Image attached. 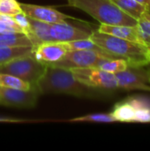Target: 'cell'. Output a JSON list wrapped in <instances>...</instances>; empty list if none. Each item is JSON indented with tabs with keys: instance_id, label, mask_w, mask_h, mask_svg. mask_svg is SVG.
<instances>
[{
	"instance_id": "obj_26",
	"label": "cell",
	"mask_w": 150,
	"mask_h": 151,
	"mask_svg": "<svg viewBox=\"0 0 150 151\" xmlns=\"http://www.w3.org/2000/svg\"><path fill=\"white\" fill-rule=\"evenodd\" d=\"M141 18H143V19H145L150 21V8H148V9L144 12V13L142 14V16H141Z\"/></svg>"
},
{
	"instance_id": "obj_24",
	"label": "cell",
	"mask_w": 150,
	"mask_h": 151,
	"mask_svg": "<svg viewBox=\"0 0 150 151\" xmlns=\"http://www.w3.org/2000/svg\"><path fill=\"white\" fill-rule=\"evenodd\" d=\"M138 27H140L142 31H144L145 33L150 35V21L143 19V18H140L138 19V23H137Z\"/></svg>"
},
{
	"instance_id": "obj_21",
	"label": "cell",
	"mask_w": 150,
	"mask_h": 151,
	"mask_svg": "<svg viewBox=\"0 0 150 151\" xmlns=\"http://www.w3.org/2000/svg\"><path fill=\"white\" fill-rule=\"evenodd\" d=\"M19 3L16 0H0V13L7 15H15L21 12Z\"/></svg>"
},
{
	"instance_id": "obj_16",
	"label": "cell",
	"mask_w": 150,
	"mask_h": 151,
	"mask_svg": "<svg viewBox=\"0 0 150 151\" xmlns=\"http://www.w3.org/2000/svg\"><path fill=\"white\" fill-rule=\"evenodd\" d=\"M0 46H33L25 34H0Z\"/></svg>"
},
{
	"instance_id": "obj_14",
	"label": "cell",
	"mask_w": 150,
	"mask_h": 151,
	"mask_svg": "<svg viewBox=\"0 0 150 151\" xmlns=\"http://www.w3.org/2000/svg\"><path fill=\"white\" fill-rule=\"evenodd\" d=\"M33 46H0V65L13 58L31 55Z\"/></svg>"
},
{
	"instance_id": "obj_5",
	"label": "cell",
	"mask_w": 150,
	"mask_h": 151,
	"mask_svg": "<svg viewBox=\"0 0 150 151\" xmlns=\"http://www.w3.org/2000/svg\"><path fill=\"white\" fill-rule=\"evenodd\" d=\"M46 65L37 61L31 54L1 64L0 73L18 77L35 88L37 81L43 74Z\"/></svg>"
},
{
	"instance_id": "obj_12",
	"label": "cell",
	"mask_w": 150,
	"mask_h": 151,
	"mask_svg": "<svg viewBox=\"0 0 150 151\" xmlns=\"http://www.w3.org/2000/svg\"><path fill=\"white\" fill-rule=\"evenodd\" d=\"M93 31L80 28L72 25L63 23H50V35L52 42H68L80 39H88Z\"/></svg>"
},
{
	"instance_id": "obj_3",
	"label": "cell",
	"mask_w": 150,
	"mask_h": 151,
	"mask_svg": "<svg viewBox=\"0 0 150 151\" xmlns=\"http://www.w3.org/2000/svg\"><path fill=\"white\" fill-rule=\"evenodd\" d=\"M68 5L82 10L101 24L136 27L138 20L123 12L111 0H67Z\"/></svg>"
},
{
	"instance_id": "obj_2",
	"label": "cell",
	"mask_w": 150,
	"mask_h": 151,
	"mask_svg": "<svg viewBox=\"0 0 150 151\" xmlns=\"http://www.w3.org/2000/svg\"><path fill=\"white\" fill-rule=\"evenodd\" d=\"M35 88L39 94H67L75 96H88L93 94V88L78 81L71 70L46 65L45 71L37 81Z\"/></svg>"
},
{
	"instance_id": "obj_11",
	"label": "cell",
	"mask_w": 150,
	"mask_h": 151,
	"mask_svg": "<svg viewBox=\"0 0 150 151\" xmlns=\"http://www.w3.org/2000/svg\"><path fill=\"white\" fill-rule=\"evenodd\" d=\"M66 52L61 42H47L33 46L32 56L40 63L49 65L59 61Z\"/></svg>"
},
{
	"instance_id": "obj_4",
	"label": "cell",
	"mask_w": 150,
	"mask_h": 151,
	"mask_svg": "<svg viewBox=\"0 0 150 151\" xmlns=\"http://www.w3.org/2000/svg\"><path fill=\"white\" fill-rule=\"evenodd\" d=\"M117 122L150 123V99L145 96H130L115 104L110 112Z\"/></svg>"
},
{
	"instance_id": "obj_10",
	"label": "cell",
	"mask_w": 150,
	"mask_h": 151,
	"mask_svg": "<svg viewBox=\"0 0 150 151\" xmlns=\"http://www.w3.org/2000/svg\"><path fill=\"white\" fill-rule=\"evenodd\" d=\"M19 6L22 12L27 17L47 23H63L65 22L66 19H73L72 17L62 13L61 12L50 6H42L24 3H19Z\"/></svg>"
},
{
	"instance_id": "obj_7",
	"label": "cell",
	"mask_w": 150,
	"mask_h": 151,
	"mask_svg": "<svg viewBox=\"0 0 150 151\" xmlns=\"http://www.w3.org/2000/svg\"><path fill=\"white\" fill-rule=\"evenodd\" d=\"M74 78L93 89L112 91L118 89L115 74L98 67H81L70 69Z\"/></svg>"
},
{
	"instance_id": "obj_27",
	"label": "cell",
	"mask_w": 150,
	"mask_h": 151,
	"mask_svg": "<svg viewBox=\"0 0 150 151\" xmlns=\"http://www.w3.org/2000/svg\"><path fill=\"white\" fill-rule=\"evenodd\" d=\"M137 1L138 3H140L141 4L148 7V8H150V0H135Z\"/></svg>"
},
{
	"instance_id": "obj_8",
	"label": "cell",
	"mask_w": 150,
	"mask_h": 151,
	"mask_svg": "<svg viewBox=\"0 0 150 151\" xmlns=\"http://www.w3.org/2000/svg\"><path fill=\"white\" fill-rule=\"evenodd\" d=\"M118 88L150 92L149 73L146 66H131L115 73Z\"/></svg>"
},
{
	"instance_id": "obj_9",
	"label": "cell",
	"mask_w": 150,
	"mask_h": 151,
	"mask_svg": "<svg viewBox=\"0 0 150 151\" xmlns=\"http://www.w3.org/2000/svg\"><path fill=\"white\" fill-rule=\"evenodd\" d=\"M39 95L36 88L20 90L0 86V105L17 108H32L36 104Z\"/></svg>"
},
{
	"instance_id": "obj_19",
	"label": "cell",
	"mask_w": 150,
	"mask_h": 151,
	"mask_svg": "<svg viewBox=\"0 0 150 151\" xmlns=\"http://www.w3.org/2000/svg\"><path fill=\"white\" fill-rule=\"evenodd\" d=\"M128 65V62L124 58H108L103 61L99 65L98 68L115 74L117 73L126 70Z\"/></svg>"
},
{
	"instance_id": "obj_25",
	"label": "cell",
	"mask_w": 150,
	"mask_h": 151,
	"mask_svg": "<svg viewBox=\"0 0 150 151\" xmlns=\"http://www.w3.org/2000/svg\"><path fill=\"white\" fill-rule=\"evenodd\" d=\"M27 120L25 119H14V118H7V117H0V122H7V123H20L25 122Z\"/></svg>"
},
{
	"instance_id": "obj_13",
	"label": "cell",
	"mask_w": 150,
	"mask_h": 151,
	"mask_svg": "<svg viewBox=\"0 0 150 151\" xmlns=\"http://www.w3.org/2000/svg\"><path fill=\"white\" fill-rule=\"evenodd\" d=\"M99 32L108 34L118 38L126 39L128 41H132L134 42L141 43L137 32L136 27H129V26H119V25H107L101 24L97 29Z\"/></svg>"
},
{
	"instance_id": "obj_17",
	"label": "cell",
	"mask_w": 150,
	"mask_h": 151,
	"mask_svg": "<svg viewBox=\"0 0 150 151\" xmlns=\"http://www.w3.org/2000/svg\"><path fill=\"white\" fill-rule=\"evenodd\" d=\"M61 42L67 51L93 50H97V51H101V52H107V51L103 50V49H101L99 46H97L90 38L74 40V41H68V42Z\"/></svg>"
},
{
	"instance_id": "obj_22",
	"label": "cell",
	"mask_w": 150,
	"mask_h": 151,
	"mask_svg": "<svg viewBox=\"0 0 150 151\" xmlns=\"http://www.w3.org/2000/svg\"><path fill=\"white\" fill-rule=\"evenodd\" d=\"M12 17H13L14 20L16 21L17 25L23 30L24 34L28 38H30L31 35H32V33H31V27H30V23H29L27 16L21 12L19 13H17V14L13 15Z\"/></svg>"
},
{
	"instance_id": "obj_1",
	"label": "cell",
	"mask_w": 150,
	"mask_h": 151,
	"mask_svg": "<svg viewBox=\"0 0 150 151\" xmlns=\"http://www.w3.org/2000/svg\"><path fill=\"white\" fill-rule=\"evenodd\" d=\"M97 46L110 54L126 59L131 66H147L150 63V50L143 44L93 31L89 37Z\"/></svg>"
},
{
	"instance_id": "obj_6",
	"label": "cell",
	"mask_w": 150,
	"mask_h": 151,
	"mask_svg": "<svg viewBox=\"0 0 150 151\" xmlns=\"http://www.w3.org/2000/svg\"><path fill=\"white\" fill-rule=\"evenodd\" d=\"M108 58H121L107 52H101L93 50H72L67 51L65 55L57 62L49 65L65 69L81 68V67H98L99 65Z\"/></svg>"
},
{
	"instance_id": "obj_18",
	"label": "cell",
	"mask_w": 150,
	"mask_h": 151,
	"mask_svg": "<svg viewBox=\"0 0 150 151\" xmlns=\"http://www.w3.org/2000/svg\"><path fill=\"white\" fill-rule=\"evenodd\" d=\"M0 86L20 89V90H30L35 88L31 84L22 81L18 77H15L8 73H0Z\"/></svg>"
},
{
	"instance_id": "obj_23",
	"label": "cell",
	"mask_w": 150,
	"mask_h": 151,
	"mask_svg": "<svg viewBox=\"0 0 150 151\" xmlns=\"http://www.w3.org/2000/svg\"><path fill=\"white\" fill-rule=\"evenodd\" d=\"M14 33H20L18 29L9 26L8 24L4 23V21L0 20V34H14Z\"/></svg>"
},
{
	"instance_id": "obj_20",
	"label": "cell",
	"mask_w": 150,
	"mask_h": 151,
	"mask_svg": "<svg viewBox=\"0 0 150 151\" xmlns=\"http://www.w3.org/2000/svg\"><path fill=\"white\" fill-rule=\"evenodd\" d=\"M70 122H95V123H112L117 122L111 113H94L69 119Z\"/></svg>"
},
{
	"instance_id": "obj_28",
	"label": "cell",
	"mask_w": 150,
	"mask_h": 151,
	"mask_svg": "<svg viewBox=\"0 0 150 151\" xmlns=\"http://www.w3.org/2000/svg\"><path fill=\"white\" fill-rule=\"evenodd\" d=\"M147 66H148L147 68H148V71H149V81H150V63L148 65H147Z\"/></svg>"
},
{
	"instance_id": "obj_15",
	"label": "cell",
	"mask_w": 150,
	"mask_h": 151,
	"mask_svg": "<svg viewBox=\"0 0 150 151\" xmlns=\"http://www.w3.org/2000/svg\"><path fill=\"white\" fill-rule=\"evenodd\" d=\"M116 5H118L123 12L134 18L135 19H139L144 12L148 9V7L141 4L135 0H111Z\"/></svg>"
}]
</instances>
